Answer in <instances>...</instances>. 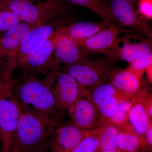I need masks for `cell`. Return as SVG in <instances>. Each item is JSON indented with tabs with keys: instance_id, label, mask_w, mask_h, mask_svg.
Listing matches in <instances>:
<instances>
[{
	"instance_id": "4",
	"label": "cell",
	"mask_w": 152,
	"mask_h": 152,
	"mask_svg": "<svg viewBox=\"0 0 152 152\" xmlns=\"http://www.w3.org/2000/svg\"><path fill=\"white\" fill-rule=\"evenodd\" d=\"M72 20L69 13L30 31L16 50L3 58L9 69L13 72L23 60L39 48L53 34L72 23Z\"/></svg>"
},
{
	"instance_id": "24",
	"label": "cell",
	"mask_w": 152,
	"mask_h": 152,
	"mask_svg": "<svg viewBox=\"0 0 152 152\" xmlns=\"http://www.w3.org/2000/svg\"><path fill=\"white\" fill-rule=\"evenodd\" d=\"M72 152H99L97 129L90 131L88 134Z\"/></svg>"
},
{
	"instance_id": "17",
	"label": "cell",
	"mask_w": 152,
	"mask_h": 152,
	"mask_svg": "<svg viewBox=\"0 0 152 152\" xmlns=\"http://www.w3.org/2000/svg\"><path fill=\"white\" fill-rule=\"evenodd\" d=\"M108 81L121 96L133 99L137 96L142 83V78L127 69L114 71Z\"/></svg>"
},
{
	"instance_id": "25",
	"label": "cell",
	"mask_w": 152,
	"mask_h": 152,
	"mask_svg": "<svg viewBox=\"0 0 152 152\" xmlns=\"http://www.w3.org/2000/svg\"><path fill=\"white\" fill-rule=\"evenodd\" d=\"M151 65H152V52L138 57L130 63L127 69L142 78L146 70Z\"/></svg>"
},
{
	"instance_id": "27",
	"label": "cell",
	"mask_w": 152,
	"mask_h": 152,
	"mask_svg": "<svg viewBox=\"0 0 152 152\" xmlns=\"http://www.w3.org/2000/svg\"><path fill=\"white\" fill-rule=\"evenodd\" d=\"M12 72L7 65L5 60L0 59V88L10 85Z\"/></svg>"
},
{
	"instance_id": "19",
	"label": "cell",
	"mask_w": 152,
	"mask_h": 152,
	"mask_svg": "<svg viewBox=\"0 0 152 152\" xmlns=\"http://www.w3.org/2000/svg\"><path fill=\"white\" fill-rule=\"evenodd\" d=\"M108 27L104 21L78 22L72 23L65 27L64 34L77 42L89 38Z\"/></svg>"
},
{
	"instance_id": "6",
	"label": "cell",
	"mask_w": 152,
	"mask_h": 152,
	"mask_svg": "<svg viewBox=\"0 0 152 152\" xmlns=\"http://www.w3.org/2000/svg\"><path fill=\"white\" fill-rule=\"evenodd\" d=\"M115 70L107 60L83 61L63 69L73 77L88 92L109 81Z\"/></svg>"
},
{
	"instance_id": "12",
	"label": "cell",
	"mask_w": 152,
	"mask_h": 152,
	"mask_svg": "<svg viewBox=\"0 0 152 152\" xmlns=\"http://www.w3.org/2000/svg\"><path fill=\"white\" fill-rule=\"evenodd\" d=\"M68 113L70 123L84 130L90 132L102 124L99 110L88 95L74 104Z\"/></svg>"
},
{
	"instance_id": "30",
	"label": "cell",
	"mask_w": 152,
	"mask_h": 152,
	"mask_svg": "<svg viewBox=\"0 0 152 152\" xmlns=\"http://www.w3.org/2000/svg\"><path fill=\"white\" fill-rule=\"evenodd\" d=\"M51 137L40 145L38 146L37 148L31 150L28 152H50L51 149Z\"/></svg>"
},
{
	"instance_id": "22",
	"label": "cell",
	"mask_w": 152,
	"mask_h": 152,
	"mask_svg": "<svg viewBox=\"0 0 152 152\" xmlns=\"http://www.w3.org/2000/svg\"><path fill=\"white\" fill-rule=\"evenodd\" d=\"M69 2L89 9L103 20L109 27L116 25V21L108 6L100 0H68Z\"/></svg>"
},
{
	"instance_id": "36",
	"label": "cell",
	"mask_w": 152,
	"mask_h": 152,
	"mask_svg": "<svg viewBox=\"0 0 152 152\" xmlns=\"http://www.w3.org/2000/svg\"><path fill=\"white\" fill-rule=\"evenodd\" d=\"M50 152H57L56 151H54V150L52 149L51 148L50 151Z\"/></svg>"
},
{
	"instance_id": "34",
	"label": "cell",
	"mask_w": 152,
	"mask_h": 152,
	"mask_svg": "<svg viewBox=\"0 0 152 152\" xmlns=\"http://www.w3.org/2000/svg\"><path fill=\"white\" fill-rule=\"evenodd\" d=\"M126 1H128L129 2L132 4H134V3H135L136 1H138V0H126Z\"/></svg>"
},
{
	"instance_id": "2",
	"label": "cell",
	"mask_w": 152,
	"mask_h": 152,
	"mask_svg": "<svg viewBox=\"0 0 152 152\" xmlns=\"http://www.w3.org/2000/svg\"><path fill=\"white\" fill-rule=\"evenodd\" d=\"M71 6L66 0H0V9L15 14L21 21L36 26L52 21L69 13Z\"/></svg>"
},
{
	"instance_id": "9",
	"label": "cell",
	"mask_w": 152,
	"mask_h": 152,
	"mask_svg": "<svg viewBox=\"0 0 152 152\" xmlns=\"http://www.w3.org/2000/svg\"><path fill=\"white\" fill-rule=\"evenodd\" d=\"M107 4L116 23L128 30L151 38V28L140 18L134 4L126 0H110Z\"/></svg>"
},
{
	"instance_id": "35",
	"label": "cell",
	"mask_w": 152,
	"mask_h": 152,
	"mask_svg": "<svg viewBox=\"0 0 152 152\" xmlns=\"http://www.w3.org/2000/svg\"><path fill=\"white\" fill-rule=\"evenodd\" d=\"M0 152H4L3 150L2 147L1 145V142H0Z\"/></svg>"
},
{
	"instance_id": "21",
	"label": "cell",
	"mask_w": 152,
	"mask_h": 152,
	"mask_svg": "<svg viewBox=\"0 0 152 152\" xmlns=\"http://www.w3.org/2000/svg\"><path fill=\"white\" fill-rule=\"evenodd\" d=\"M97 129L99 135V152L104 150L117 149L119 127L107 121Z\"/></svg>"
},
{
	"instance_id": "33",
	"label": "cell",
	"mask_w": 152,
	"mask_h": 152,
	"mask_svg": "<svg viewBox=\"0 0 152 152\" xmlns=\"http://www.w3.org/2000/svg\"><path fill=\"white\" fill-rule=\"evenodd\" d=\"M99 152H121L119 150L117 149L115 150H104L101 151Z\"/></svg>"
},
{
	"instance_id": "23",
	"label": "cell",
	"mask_w": 152,
	"mask_h": 152,
	"mask_svg": "<svg viewBox=\"0 0 152 152\" xmlns=\"http://www.w3.org/2000/svg\"><path fill=\"white\" fill-rule=\"evenodd\" d=\"M135 99L121 96L115 113L108 121L119 127L127 124L130 110Z\"/></svg>"
},
{
	"instance_id": "28",
	"label": "cell",
	"mask_w": 152,
	"mask_h": 152,
	"mask_svg": "<svg viewBox=\"0 0 152 152\" xmlns=\"http://www.w3.org/2000/svg\"><path fill=\"white\" fill-rule=\"evenodd\" d=\"M139 13L147 19L152 18V0H139Z\"/></svg>"
},
{
	"instance_id": "1",
	"label": "cell",
	"mask_w": 152,
	"mask_h": 152,
	"mask_svg": "<svg viewBox=\"0 0 152 152\" xmlns=\"http://www.w3.org/2000/svg\"><path fill=\"white\" fill-rule=\"evenodd\" d=\"M10 89L23 113L59 123L63 114L58 109L50 90L39 75L21 72L12 79Z\"/></svg>"
},
{
	"instance_id": "7",
	"label": "cell",
	"mask_w": 152,
	"mask_h": 152,
	"mask_svg": "<svg viewBox=\"0 0 152 152\" xmlns=\"http://www.w3.org/2000/svg\"><path fill=\"white\" fill-rule=\"evenodd\" d=\"M65 27L53 34L39 48L23 60L16 69H19L21 72L38 75H46L53 71L55 47Z\"/></svg>"
},
{
	"instance_id": "5",
	"label": "cell",
	"mask_w": 152,
	"mask_h": 152,
	"mask_svg": "<svg viewBox=\"0 0 152 152\" xmlns=\"http://www.w3.org/2000/svg\"><path fill=\"white\" fill-rule=\"evenodd\" d=\"M43 80L63 114L88 93L73 77L63 71H52L46 75Z\"/></svg>"
},
{
	"instance_id": "16",
	"label": "cell",
	"mask_w": 152,
	"mask_h": 152,
	"mask_svg": "<svg viewBox=\"0 0 152 152\" xmlns=\"http://www.w3.org/2000/svg\"><path fill=\"white\" fill-rule=\"evenodd\" d=\"M148 91L142 83L140 91L131 107L127 123L141 138L152 125L146 108L147 99L151 94Z\"/></svg>"
},
{
	"instance_id": "18",
	"label": "cell",
	"mask_w": 152,
	"mask_h": 152,
	"mask_svg": "<svg viewBox=\"0 0 152 152\" xmlns=\"http://www.w3.org/2000/svg\"><path fill=\"white\" fill-rule=\"evenodd\" d=\"M36 27L20 21L5 32L0 38V59L15 51L28 33Z\"/></svg>"
},
{
	"instance_id": "37",
	"label": "cell",
	"mask_w": 152,
	"mask_h": 152,
	"mask_svg": "<svg viewBox=\"0 0 152 152\" xmlns=\"http://www.w3.org/2000/svg\"><path fill=\"white\" fill-rule=\"evenodd\" d=\"M1 35H0V38H1Z\"/></svg>"
},
{
	"instance_id": "29",
	"label": "cell",
	"mask_w": 152,
	"mask_h": 152,
	"mask_svg": "<svg viewBox=\"0 0 152 152\" xmlns=\"http://www.w3.org/2000/svg\"><path fill=\"white\" fill-rule=\"evenodd\" d=\"M141 148L144 152H152V125L150 126L146 132L141 138Z\"/></svg>"
},
{
	"instance_id": "11",
	"label": "cell",
	"mask_w": 152,
	"mask_h": 152,
	"mask_svg": "<svg viewBox=\"0 0 152 152\" xmlns=\"http://www.w3.org/2000/svg\"><path fill=\"white\" fill-rule=\"evenodd\" d=\"M88 55L75 41L64 34L63 32L55 47L53 71H61L66 67L86 59Z\"/></svg>"
},
{
	"instance_id": "20",
	"label": "cell",
	"mask_w": 152,
	"mask_h": 152,
	"mask_svg": "<svg viewBox=\"0 0 152 152\" xmlns=\"http://www.w3.org/2000/svg\"><path fill=\"white\" fill-rule=\"evenodd\" d=\"M140 137L128 124L119 127L117 149L121 152H138L141 148Z\"/></svg>"
},
{
	"instance_id": "10",
	"label": "cell",
	"mask_w": 152,
	"mask_h": 152,
	"mask_svg": "<svg viewBox=\"0 0 152 152\" xmlns=\"http://www.w3.org/2000/svg\"><path fill=\"white\" fill-rule=\"evenodd\" d=\"M126 36L119 38L112 50L106 55L110 62L119 60L131 63L138 57L152 52V43L150 39Z\"/></svg>"
},
{
	"instance_id": "15",
	"label": "cell",
	"mask_w": 152,
	"mask_h": 152,
	"mask_svg": "<svg viewBox=\"0 0 152 152\" xmlns=\"http://www.w3.org/2000/svg\"><path fill=\"white\" fill-rule=\"evenodd\" d=\"M89 132L70 122L60 124L51 136V147L57 152H72Z\"/></svg>"
},
{
	"instance_id": "3",
	"label": "cell",
	"mask_w": 152,
	"mask_h": 152,
	"mask_svg": "<svg viewBox=\"0 0 152 152\" xmlns=\"http://www.w3.org/2000/svg\"><path fill=\"white\" fill-rule=\"evenodd\" d=\"M60 123L23 113L12 136L10 152H28L50 138Z\"/></svg>"
},
{
	"instance_id": "8",
	"label": "cell",
	"mask_w": 152,
	"mask_h": 152,
	"mask_svg": "<svg viewBox=\"0 0 152 152\" xmlns=\"http://www.w3.org/2000/svg\"><path fill=\"white\" fill-rule=\"evenodd\" d=\"M23 113L9 88L0 97V142L4 152H10L12 136Z\"/></svg>"
},
{
	"instance_id": "26",
	"label": "cell",
	"mask_w": 152,
	"mask_h": 152,
	"mask_svg": "<svg viewBox=\"0 0 152 152\" xmlns=\"http://www.w3.org/2000/svg\"><path fill=\"white\" fill-rule=\"evenodd\" d=\"M20 21L13 13L0 9V33L5 32Z\"/></svg>"
},
{
	"instance_id": "31",
	"label": "cell",
	"mask_w": 152,
	"mask_h": 152,
	"mask_svg": "<svg viewBox=\"0 0 152 152\" xmlns=\"http://www.w3.org/2000/svg\"><path fill=\"white\" fill-rule=\"evenodd\" d=\"M147 74V79L150 83L152 82V65L148 67L145 71Z\"/></svg>"
},
{
	"instance_id": "13",
	"label": "cell",
	"mask_w": 152,
	"mask_h": 152,
	"mask_svg": "<svg viewBox=\"0 0 152 152\" xmlns=\"http://www.w3.org/2000/svg\"><path fill=\"white\" fill-rule=\"evenodd\" d=\"M130 31H132L115 25L104 29L89 38L75 42L79 47L88 54L106 55L116 43L121 33Z\"/></svg>"
},
{
	"instance_id": "14",
	"label": "cell",
	"mask_w": 152,
	"mask_h": 152,
	"mask_svg": "<svg viewBox=\"0 0 152 152\" xmlns=\"http://www.w3.org/2000/svg\"><path fill=\"white\" fill-rule=\"evenodd\" d=\"M121 96L110 83H104L88 93V97L96 107L102 124L113 115Z\"/></svg>"
},
{
	"instance_id": "32",
	"label": "cell",
	"mask_w": 152,
	"mask_h": 152,
	"mask_svg": "<svg viewBox=\"0 0 152 152\" xmlns=\"http://www.w3.org/2000/svg\"><path fill=\"white\" fill-rule=\"evenodd\" d=\"M10 85L9 86H7L1 87L0 88V97L9 88H10Z\"/></svg>"
}]
</instances>
